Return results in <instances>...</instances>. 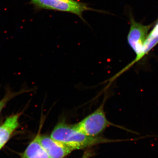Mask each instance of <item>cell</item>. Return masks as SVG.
<instances>
[{"instance_id": "3", "label": "cell", "mask_w": 158, "mask_h": 158, "mask_svg": "<svg viewBox=\"0 0 158 158\" xmlns=\"http://www.w3.org/2000/svg\"><path fill=\"white\" fill-rule=\"evenodd\" d=\"M30 3L36 11L45 9L68 12L76 15L83 20V14L85 11H96L86 3L76 0H31Z\"/></svg>"}, {"instance_id": "9", "label": "cell", "mask_w": 158, "mask_h": 158, "mask_svg": "<svg viewBox=\"0 0 158 158\" xmlns=\"http://www.w3.org/2000/svg\"><path fill=\"white\" fill-rule=\"evenodd\" d=\"M149 35L153 36V37H158V21Z\"/></svg>"}, {"instance_id": "5", "label": "cell", "mask_w": 158, "mask_h": 158, "mask_svg": "<svg viewBox=\"0 0 158 158\" xmlns=\"http://www.w3.org/2000/svg\"><path fill=\"white\" fill-rule=\"evenodd\" d=\"M40 141L50 158H64L73 150L47 135L40 136Z\"/></svg>"}, {"instance_id": "8", "label": "cell", "mask_w": 158, "mask_h": 158, "mask_svg": "<svg viewBox=\"0 0 158 158\" xmlns=\"http://www.w3.org/2000/svg\"><path fill=\"white\" fill-rule=\"evenodd\" d=\"M30 90H26L25 89H22V90H20L19 91H18V92H13V91H11V90H8L6 92L4 97L0 100V114L2 113L3 109L6 107L7 104L11 99L15 98V97L22 94L29 92Z\"/></svg>"}, {"instance_id": "6", "label": "cell", "mask_w": 158, "mask_h": 158, "mask_svg": "<svg viewBox=\"0 0 158 158\" xmlns=\"http://www.w3.org/2000/svg\"><path fill=\"white\" fill-rule=\"evenodd\" d=\"M22 112L7 116L0 124V149L9 141L11 136L19 126V118Z\"/></svg>"}, {"instance_id": "7", "label": "cell", "mask_w": 158, "mask_h": 158, "mask_svg": "<svg viewBox=\"0 0 158 158\" xmlns=\"http://www.w3.org/2000/svg\"><path fill=\"white\" fill-rule=\"evenodd\" d=\"M44 123V119L42 117L38 133L27 147L23 154V158H50L40 141V130Z\"/></svg>"}, {"instance_id": "4", "label": "cell", "mask_w": 158, "mask_h": 158, "mask_svg": "<svg viewBox=\"0 0 158 158\" xmlns=\"http://www.w3.org/2000/svg\"><path fill=\"white\" fill-rule=\"evenodd\" d=\"M105 98L102 104L94 112L74 124L78 130L87 135L97 137L107 128L113 125L112 123L108 120L105 113Z\"/></svg>"}, {"instance_id": "10", "label": "cell", "mask_w": 158, "mask_h": 158, "mask_svg": "<svg viewBox=\"0 0 158 158\" xmlns=\"http://www.w3.org/2000/svg\"><path fill=\"white\" fill-rule=\"evenodd\" d=\"M91 156V153L90 152H86L84 154V155L81 158H90Z\"/></svg>"}, {"instance_id": "2", "label": "cell", "mask_w": 158, "mask_h": 158, "mask_svg": "<svg viewBox=\"0 0 158 158\" xmlns=\"http://www.w3.org/2000/svg\"><path fill=\"white\" fill-rule=\"evenodd\" d=\"M151 27V25H144L140 23L137 22L132 17H131L130 29L128 34L127 41L130 47L135 53L136 58L123 69L111 78L110 79L111 82H113L119 76L144 58L143 48L144 43L148 36V31Z\"/></svg>"}, {"instance_id": "1", "label": "cell", "mask_w": 158, "mask_h": 158, "mask_svg": "<svg viewBox=\"0 0 158 158\" xmlns=\"http://www.w3.org/2000/svg\"><path fill=\"white\" fill-rule=\"evenodd\" d=\"M50 137L73 150L114 141L102 137L87 135L78 130L74 124H69L63 120L59 122L54 127Z\"/></svg>"}]
</instances>
